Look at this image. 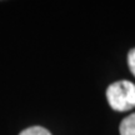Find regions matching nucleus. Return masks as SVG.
Listing matches in <instances>:
<instances>
[{"label": "nucleus", "instance_id": "nucleus-1", "mask_svg": "<svg viewBox=\"0 0 135 135\" xmlns=\"http://www.w3.org/2000/svg\"><path fill=\"white\" fill-rule=\"evenodd\" d=\"M106 98L114 110H130L135 108V84L126 80L113 83L106 90Z\"/></svg>", "mask_w": 135, "mask_h": 135}, {"label": "nucleus", "instance_id": "nucleus-4", "mask_svg": "<svg viewBox=\"0 0 135 135\" xmlns=\"http://www.w3.org/2000/svg\"><path fill=\"white\" fill-rule=\"evenodd\" d=\"M128 64H129V69L130 71L133 73V75L135 76V49L129 51V55H128Z\"/></svg>", "mask_w": 135, "mask_h": 135}, {"label": "nucleus", "instance_id": "nucleus-2", "mask_svg": "<svg viewBox=\"0 0 135 135\" xmlns=\"http://www.w3.org/2000/svg\"><path fill=\"white\" fill-rule=\"evenodd\" d=\"M120 135H135V113L121 121Z\"/></svg>", "mask_w": 135, "mask_h": 135}, {"label": "nucleus", "instance_id": "nucleus-3", "mask_svg": "<svg viewBox=\"0 0 135 135\" xmlns=\"http://www.w3.org/2000/svg\"><path fill=\"white\" fill-rule=\"evenodd\" d=\"M19 135H51L45 128L41 126H31L20 133Z\"/></svg>", "mask_w": 135, "mask_h": 135}]
</instances>
